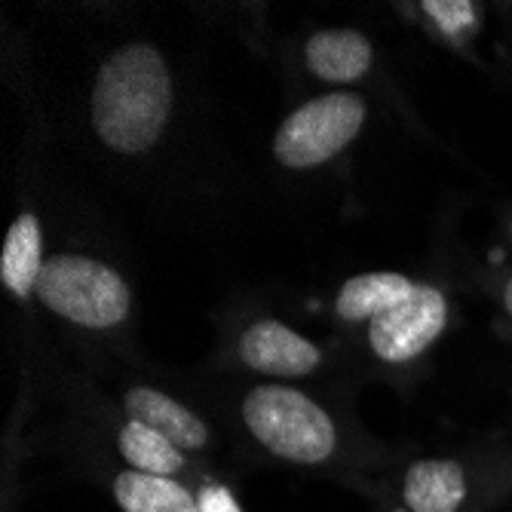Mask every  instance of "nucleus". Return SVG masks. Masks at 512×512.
Returning a JSON list of instances; mask_svg holds the SVG:
<instances>
[{"mask_svg": "<svg viewBox=\"0 0 512 512\" xmlns=\"http://www.w3.org/2000/svg\"><path fill=\"white\" fill-rule=\"evenodd\" d=\"M172 108V83L166 62L145 43L114 53L92 89V123L102 142L120 154L148 151Z\"/></svg>", "mask_w": 512, "mask_h": 512, "instance_id": "f257e3e1", "label": "nucleus"}, {"mask_svg": "<svg viewBox=\"0 0 512 512\" xmlns=\"http://www.w3.org/2000/svg\"><path fill=\"white\" fill-rule=\"evenodd\" d=\"M243 417L252 436L279 457L319 463L335 448V424L329 414L292 387H255L243 402Z\"/></svg>", "mask_w": 512, "mask_h": 512, "instance_id": "f03ea898", "label": "nucleus"}, {"mask_svg": "<svg viewBox=\"0 0 512 512\" xmlns=\"http://www.w3.org/2000/svg\"><path fill=\"white\" fill-rule=\"evenodd\" d=\"M37 295L50 310L86 329H111L129 313V289L123 279L111 267L80 255L46 261Z\"/></svg>", "mask_w": 512, "mask_h": 512, "instance_id": "7ed1b4c3", "label": "nucleus"}, {"mask_svg": "<svg viewBox=\"0 0 512 512\" xmlns=\"http://www.w3.org/2000/svg\"><path fill=\"white\" fill-rule=\"evenodd\" d=\"M365 105L353 92H329L289 114L279 126L273 154L289 169H310L338 157L362 129Z\"/></svg>", "mask_w": 512, "mask_h": 512, "instance_id": "20e7f679", "label": "nucleus"}, {"mask_svg": "<svg viewBox=\"0 0 512 512\" xmlns=\"http://www.w3.org/2000/svg\"><path fill=\"white\" fill-rule=\"evenodd\" d=\"M448 304L439 289L417 286L411 298L371 319L368 341L387 362H408L421 356L445 329Z\"/></svg>", "mask_w": 512, "mask_h": 512, "instance_id": "39448f33", "label": "nucleus"}, {"mask_svg": "<svg viewBox=\"0 0 512 512\" xmlns=\"http://www.w3.org/2000/svg\"><path fill=\"white\" fill-rule=\"evenodd\" d=\"M243 359L264 375H279V378H301L319 365V350L292 332L283 322H255L252 329L243 335L240 344Z\"/></svg>", "mask_w": 512, "mask_h": 512, "instance_id": "423d86ee", "label": "nucleus"}, {"mask_svg": "<svg viewBox=\"0 0 512 512\" xmlns=\"http://www.w3.org/2000/svg\"><path fill=\"white\" fill-rule=\"evenodd\" d=\"M126 411L132 414V421L157 430L160 436H166L181 451L203 448L206 439H209L206 424L200 421L194 411H188L184 405H178L175 399H169V396H163L157 390L135 387L126 396Z\"/></svg>", "mask_w": 512, "mask_h": 512, "instance_id": "0eeeda50", "label": "nucleus"}, {"mask_svg": "<svg viewBox=\"0 0 512 512\" xmlns=\"http://www.w3.org/2000/svg\"><path fill=\"white\" fill-rule=\"evenodd\" d=\"M467 497V479L454 460H421L405 473L411 512H454Z\"/></svg>", "mask_w": 512, "mask_h": 512, "instance_id": "6e6552de", "label": "nucleus"}, {"mask_svg": "<svg viewBox=\"0 0 512 512\" xmlns=\"http://www.w3.org/2000/svg\"><path fill=\"white\" fill-rule=\"evenodd\" d=\"M371 65V46L359 31H322L307 43V68L332 83H350Z\"/></svg>", "mask_w": 512, "mask_h": 512, "instance_id": "1a4fd4ad", "label": "nucleus"}, {"mask_svg": "<svg viewBox=\"0 0 512 512\" xmlns=\"http://www.w3.org/2000/svg\"><path fill=\"white\" fill-rule=\"evenodd\" d=\"M414 283L402 273H362L347 279V286L338 295V316L356 322V319H375L387 313L390 307L402 304L414 295Z\"/></svg>", "mask_w": 512, "mask_h": 512, "instance_id": "9d476101", "label": "nucleus"}, {"mask_svg": "<svg viewBox=\"0 0 512 512\" xmlns=\"http://www.w3.org/2000/svg\"><path fill=\"white\" fill-rule=\"evenodd\" d=\"M43 255H40V221L34 215H19L7 234L4 243V258H0V276H4V286L28 298L43 273Z\"/></svg>", "mask_w": 512, "mask_h": 512, "instance_id": "9b49d317", "label": "nucleus"}, {"mask_svg": "<svg viewBox=\"0 0 512 512\" xmlns=\"http://www.w3.org/2000/svg\"><path fill=\"white\" fill-rule=\"evenodd\" d=\"M114 497L126 512H200L197 497H191L178 482L138 470L117 476Z\"/></svg>", "mask_w": 512, "mask_h": 512, "instance_id": "f8f14e48", "label": "nucleus"}, {"mask_svg": "<svg viewBox=\"0 0 512 512\" xmlns=\"http://www.w3.org/2000/svg\"><path fill=\"white\" fill-rule=\"evenodd\" d=\"M120 454L132 463L138 473L148 476H172L181 470V448H175L157 430L129 421L120 433Z\"/></svg>", "mask_w": 512, "mask_h": 512, "instance_id": "ddd939ff", "label": "nucleus"}, {"mask_svg": "<svg viewBox=\"0 0 512 512\" xmlns=\"http://www.w3.org/2000/svg\"><path fill=\"white\" fill-rule=\"evenodd\" d=\"M424 10L451 37H463L476 28V7L470 0H427Z\"/></svg>", "mask_w": 512, "mask_h": 512, "instance_id": "4468645a", "label": "nucleus"}, {"mask_svg": "<svg viewBox=\"0 0 512 512\" xmlns=\"http://www.w3.org/2000/svg\"><path fill=\"white\" fill-rule=\"evenodd\" d=\"M197 503H200V512H240L237 500L230 497V491L221 485H206L200 491Z\"/></svg>", "mask_w": 512, "mask_h": 512, "instance_id": "2eb2a0df", "label": "nucleus"}, {"mask_svg": "<svg viewBox=\"0 0 512 512\" xmlns=\"http://www.w3.org/2000/svg\"><path fill=\"white\" fill-rule=\"evenodd\" d=\"M503 304H506V310H509V316H512V279H509V286H506V292H503Z\"/></svg>", "mask_w": 512, "mask_h": 512, "instance_id": "dca6fc26", "label": "nucleus"}, {"mask_svg": "<svg viewBox=\"0 0 512 512\" xmlns=\"http://www.w3.org/2000/svg\"><path fill=\"white\" fill-rule=\"evenodd\" d=\"M509 230H512V227H509Z\"/></svg>", "mask_w": 512, "mask_h": 512, "instance_id": "f3484780", "label": "nucleus"}]
</instances>
